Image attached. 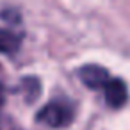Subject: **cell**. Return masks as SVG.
<instances>
[{"label":"cell","instance_id":"6da1fadb","mask_svg":"<svg viewBox=\"0 0 130 130\" xmlns=\"http://www.w3.org/2000/svg\"><path fill=\"white\" fill-rule=\"evenodd\" d=\"M75 118V107L68 100H52L48 102L38 114L36 119L39 123H45L46 126L52 128H64L68 126Z\"/></svg>","mask_w":130,"mask_h":130},{"label":"cell","instance_id":"7a4b0ae2","mask_svg":"<svg viewBox=\"0 0 130 130\" xmlns=\"http://www.w3.org/2000/svg\"><path fill=\"white\" fill-rule=\"evenodd\" d=\"M78 78L89 89H100V91H103V87L107 86V82L112 77L109 75V71L105 68H102L98 64H86V66H82L78 70Z\"/></svg>","mask_w":130,"mask_h":130},{"label":"cell","instance_id":"3957f363","mask_svg":"<svg viewBox=\"0 0 130 130\" xmlns=\"http://www.w3.org/2000/svg\"><path fill=\"white\" fill-rule=\"evenodd\" d=\"M103 94H105L107 105L112 107V109L123 107L128 100V89H126V84L121 78H110L107 82V86L103 87Z\"/></svg>","mask_w":130,"mask_h":130},{"label":"cell","instance_id":"277c9868","mask_svg":"<svg viewBox=\"0 0 130 130\" xmlns=\"http://www.w3.org/2000/svg\"><path fill=\"white\" fill-rule=\"evenodd\" d=\"M22 41H23V34L0 27V54H6V55L16 54L22 46Z\"/></svg>","mask_w":130,"mask_h":130},{"label":"cell","instance_id":"5b68a950","mask_svg":"<svg viewBox=\"0 0 130 130\" xmlns=\"http://www.w3.org/2000/svg\"><path fill=\"white\" fill-rule=\"evenodd\" d=\"M4 100H6V86H4V80L0 77V110L4 107Z\"/></svg>","mask_w":130,"mask_h":130}]
</instances>
